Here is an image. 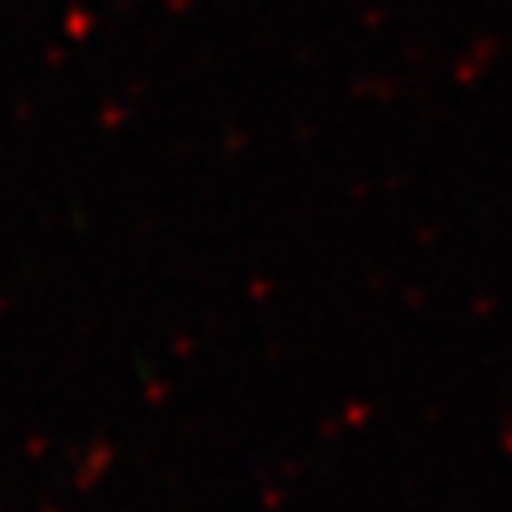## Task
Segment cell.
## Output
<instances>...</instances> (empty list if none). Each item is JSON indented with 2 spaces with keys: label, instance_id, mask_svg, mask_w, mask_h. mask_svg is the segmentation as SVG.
I'll return each instance as SVG.
<instances>
[]
</instances>
